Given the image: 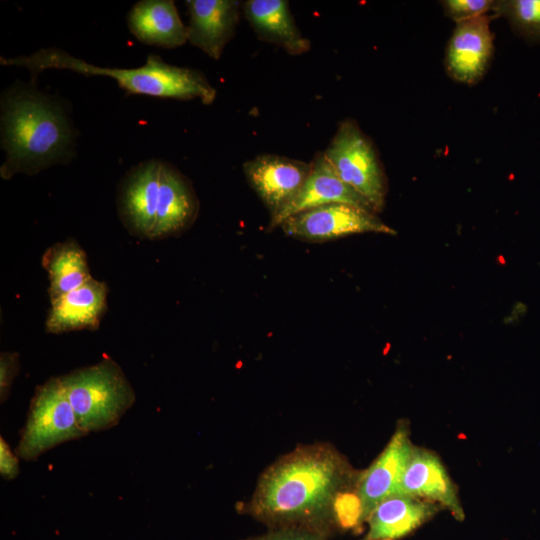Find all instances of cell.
Instances as JSON below:
<instances>
[{"instance_id":"obj_1","label":"cell","mask_w":540,"mask_h":540,"mask_svg":"<svg viewBox=\"0 0 540 540\" xmlns=\"http://www.w3.org/2000/svg\"><path fill=\"white\" fill-rule=\"evenodd\" d=\"M359 473L329 443L300 445L264 470L248 510L273 524H321L332 520L337 497Z\"/></svg>"},{"instance_id":"obj_2","label":"cell","mask_w":540,"mask_h":540,"mask_svg":"<svg viewBox=\"0 0 540 540\" xmlns=\"http://www.w3.org/2000/svg\"><path fill=\"white\" fill-rule=\"evenodd\" d=\"M0 123L5 180L37 174L74 156L76 134L66 110L34 86L15 84L2 93Z\"/></svg>"},{"instance_id":"obj_3","label":"cell","mask_w":540,"mask_h":540,"mask_svg":"<svg viewBox=\"0 0 540 540\" xmlns=\"http://www.w3.org/2000/svg\"><path fill=\"white\" fill-rule=\"evenodd\" d=\"M2 65L26 68L32 78L46 69H63L86 76H105L130 94L148 95L177 100L199 99L212 104L216 89L198 70L168 64L156 54H150L145 64L137 68H109L90 64L59 48L40 49L28 56L0 58Z\"/></svg>"},{"instance_id":"obj_4","label":"cell","mask_w":540,"mask_h":540,"mask_svg":"<svg viewBox=\"0 0 540 540\" xmlns=\"http://www.w3.org/2000/svg\"><path fill=\"white\" fill-rule=\"evenodd\" d=\"M59 378L87 435L116 426L136 400L126 375L110 357Z\"/></svg>"},{"instance_id":"obj_5","label":"cell","mask_w":540,"mask_h":540,"mask_svg":"<svg viewBox=\"0 0 540 540\" xmlns=\"http://www.w3.org/2000/svg\"><path fill=\"white\" fill-rule=\"evenodd\" d=\"M58 377L37 386L15 448L18 458L35 461L59 444L86 436Z\"/></svg>"},{"instance_id":"obj_6","label":"cell","mask_w":540,"mask_h":540,"mask_svg":"<svg viewBox=\"0 0 540 540\" xmlns=\"http://www.w3.org/2000/svg\"><path fill=\"white\" fill-rule=\"evenodd\" d=\"M326 159L349 187L381 212L387 194V179L371 139L352 119L339 123L336 133L323 152Z\"/></svg>"},{"instance_id":"obj_7","label":"cell","mask_w":540,"mask_h":540,"mask_svg":"<svg viewBox=\"0 0 540 540\" xmlns=\"http://www.w3.org/2000/svg\"><path fill=\"white\" fill-rule=\"evenodd\" d=\"M279 228L285 235L306 242H326L361 233L397 234L376 213L346 203H332L296 213Z\"/></svg>"},{"instance_id":"obj_8","label":"cell","mask_w":540,"mask_h":540,"mask_svg":"<svg viewBox=\"0 0 540 540\" xmlns=\"http://www.w3.org/2000/svg\"><path fill=\"white\" fill-rule=\"evenodd\" d=\"M310 171V163L276 154H260L243 164L250 187L276 215L298 193Z\"/></svg>"},{"instance_id":"obj_9","label":"cell","mask_w":540,"mask_h":540,"mask_svg":"<svg viewBox=\"0 0 540 540\" xmlns=\"http://www.w3.org/2000/svg\"><path fill=\"white\" fill-rule=\"evenodd\" d=\"M415 445L408 424L399 422L381 453L358 477V493L365 521L384 499L396 494Z\"/></svg>"},{"instance_id":"obj_10","label":"cell","mask_w":540,"mask_h":540,"mask_svg":"<svg viewBox=\"0 0 540 540\" xmlns=\"http://www.w3.org/2000/svg\"><path fill=\"white\" fill-rule=\"evenodd\" d=\"M491 19L486 15L456 23L445 55L446 72L453 80L472 85L484 77L494 52Z\"/></svg>"},{"instance_id":"obj_11","label":"cell","mask_w":540,"mask_h":540,"mask_svg":"<svg viewBox=\"0 0 540 540\" xmlns=\"http://www.w3.org/2000/svg\"><path fill=\"white\" fill-rule=\"evenodd\" d=\"M396 494L439 505L464 520L458 489L441 458L431 450L414 447Z\"/></svg>"},{"instance_id":"obj_12","label":"cell","mask_w":540,"mask_h":540,"mask_svg":"<svg viewBox=\"0 0 540 540\" xmlns=\"http://www.w3.org/2000/svg\"><path fill=\"white\" fill-rule=\"evenodd\" d=\"M332 203L351 204L374 212L367 200L340 179L322 152L310 162L309 174L298 193L270 217L267 229L279 227L296 213Z\"/></svg>"},{"instance_id":"obj_13","label":"cell","mask_w":540,"mask_h":540,"mask_svg":"<svg viewBox=\"0 0 540 540\" xmlns=\"http://www.w3.org/2000/svg\"><path fill=\"white\" fill-rule=\"evenodd\" d=\"M188 42L218 60L235 35L240 15L236 0H188Z\"/></svg>"},{"instance_id":"obj_14","label":"cell","mask_w":540,"mask_h":540,"mask_svg":"<svg viewBox=\"0 0 540 540\" xmlns=\"http://www.w3.org/2000/svg\"><path fill=\"white\" fill-rule=\"evenodd\" d=\"M107 295V285L92 277L79 288L51 299L45 331L61 334L98 329L107 310Z\"/></svg>"},{"instance_id":"obj_15","label":"cell","mask_w":540,"mask_h":540,"mask_svg":"<svg viewBox=\"0 0 540 540\" xmlns=\"http://www.w3.org/2000/svg\"><path fill=\"white\" fill-rule=\"evenodd\" d=\"M198 213V200L188 179L162 161L152 239L166 238L187 229Z\"/></svg>"},{"instance_id":"obj_16","label":"cell","mask_w":540,"mask_h":540,"mask_svg":"<svg viewBox=\"0 0 540 540\" xmlns=\"http://www.w3.org/2000/svg\"><path fill=\"white\" fill-rule=\"evenodd\" d=\"M440 508L425 500L394 494L369 514L364 540H399L432 518Z\"/></svg>"},{"instance_id":"obj_17","label":"cell","mask_w":540,"mask_h":540,"mask_svg":"<svg viewBox=\"0 0 540 540\" xmlns=\"http://www.w3.org/2000/svg\"><path fill=\"white\" fill-rule=\"evenodd\" d=\"M127 24L130 32L146 45L172 49L188 41V29L171 0L137 2L127 15Z\"/></svg>"},{"instance_id":"obj_18","label":"cell","mask_w":540,"mask_h":540,"mask_svg":"<svg viewBox=\"0 0 540 540\" xmlns=\"http://www.w3.org/2000/svg\"><path fill=\"white\" fill-rule=\"evenodd\" d=\"M242 10L259 39L291 55L310 50V41L299 30L286 0H247Z\"/></svg>"},{"instance_id":"obj_19","label":"cell","mask_w":540,"mask_h":540,"mask_svg":"<svg viewBox=\"0 0 540 540\" xmlns=\"http://www.w3.org/2000/svg\"><path fill=\"white\" fill-rule=\"evenodd\" d=\"M42 265L48 272L50 300L92 278L85 251L71 239L50 246L42 256Z\"/></svg>"},{"instance_id":"obj_20","label":"cell","mask_w":540,"mask_h":540,"mask_svg":"<svg viewBox=\"0 0 540 540\" xmlns=\"http://www.w3.org/2000/svg\"><path fill=\"white\" fill-rule=\"evenodd\" d=\"M494 12L526 42L540 43V0H499Z\"/></svg>"},{"instance_id":"obj_21","label":"cell","mask_w":540,"mask_h":540,"mask_svg":"<svg viewBox=\"0 0 540 540\" xmlns=\"http://www.w3.org/2000/svg\"><path fill=\"white\" fill-rule=\"evenodd\" d=\"M494 0H444L441 1L445 15L456 23L476 19L494 12Z\"/></svg>"},{"instance_id":"obj_22","label":"cell","mask_w":540,"mask_h":540,"mask_svg":"<svg viewBox=\"0 0 540 540\" xmlns=\"http://www.w3.org/2000/svg\"><path fill=\"white\" fill-rule=\"evenodd\" d=\"M19 354L2 352L0 355V399L5 402L9 396L13 381L19 372Z\"/></svg>"},{"instance_id":"obj_23","label":"cell","mask_w":540,"mask_h":540,"mask_svg":"<svg viewBox=\"0 0 540 540\" xmlns=\"http://www.w3.org/2000/svg\"><path fill=\"white\" fill-rule=\"evenodd\" d=\"M20 472L19 458L6 442L0 437V474L5 480H12Z\"/></svg>"},{"instance_id":"obj_24","label":"cell","mask_w":540,"mask_h":540,"mask_svg":"<svg viewBox=\"0 0 540 540\" xmlns=\"http://www.w3.org/2000/svg\"><path fill=\"white\" fill-rule=\"evenodd\" d=\"M252 540H324L320 536L303 531H281Z\"/></svg>"}]
</instances>
